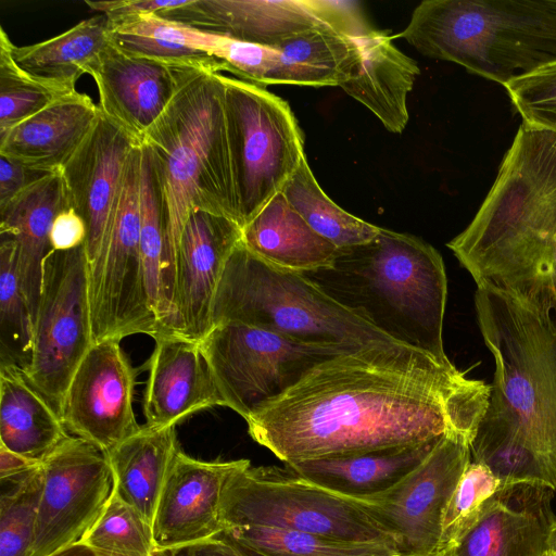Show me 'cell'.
Returning a JSON list of instances; mask_svg holds the SVG:
<instances>
[{
    "label": "cell",
    "mask_w": 556,
    "mask_h": 556,
    "mask_svg": "<svg viewBox=\"0 0 556 556\" xmlns=\"http://www.w3.org/2000/svg\"><path fill=\"white\" fill-rule=\"evenodd\" d=\"M491 384L451 361L395 341L326 359L247 419L250 437L286 464L427 442L456 432L471 444Z\"/></svg>",
    "instance_id": "obj_1"
},
{
    "label": "cell",
    "mask_w": 556,
    "mask_h": 556,
    "mask_svg": "<svg viewBox=\"0 0 556 556\" xmlns=\"http://www.w3.org/2000/svg\"><path fill=\"white\" fill-rule=\"evenodd\" d=\"M473 302L494 375L471 460L501 483L536 482L556 492V312L485 283Z\"/></svg>",
    "instance_id": "obj_2"
},
{
    "label": "cell",
    "mask_w": 556,
    "mask_h": 556,
    "mask_svg": "<svg viewBox=\"0 0 556 556\" xmlns=\"http://www.w3.org/2000/svg\"><path fill=\"white\" fill-rule=\"evenodd\" d=\"M476 285L556 312V132L519 126L497 177L470 224L447 242Z\"/></svg>",
    "instance_id": "obj_3"
},
{
    "label": "cell",
    "mask_w": 556,
    "mask_h": 556,
    "mask_svg": "<svg viewBox=\"0 0 556 556\" xmlns=\"http://www.w3.org/2000/svg\"><path fill=\"white\" fill-rule=\"evenodd\" d=\"M141 143L159 189L166 236L168 325L173 327L177 253L188 215L207 211L240 226L222 74L189 70Z\"/></svg>",
    "instance_id": "obj_4"
},
{
    "label": "cell",
    "mask_w": 556,
    "mask_h": 556,
    "mask_svg": "<svg viewBox=\"0 0 556 556\" xmlns=\"http://www.w3.org/2000/svg\"><path fill=\"white\" fill-rule=\"evenodd\" d=\"M303 274L393 341L450 361L444 262L425 240L380 227L372 240L339 249L330 267Z\"/></svg>",
    "instance_id": "obj_5"
},
{
    "label": "cell",
    "mask_w": 556,
    "mask_h": 556,
    "mask_svg": "<svg viewBox=\"0 0 556 556\" xmlns=\"http://www.w3.org/2000/svg\"><path fill=\"white\" fill-rule=\"evenodd\" d=\"M399 37L503 86L556 63V12L544 0H425Z\"/></svg>",
    "instance_id": "obj_6"
},
{
    "label": "cell",
    "mask_w": 556,
    "mask_h": 556,
    "mask_svg": "<svg viewBox=\"0 0 556 556\" xmlns=\"http://www.w3.org/2000/svg\"><path fill=\"white\" fill-rule=\"evenodd\" d=\"M212 320L213 327L236 321L299 342L349 350L393 341L305 274L260 260L241 241L226 263Z\"/></svg>",
    "instance_id": "obj_7"
},
{
    "label": "cell",
    "mask_w": 556,
    "mask_h": 556,
    "mask_svg": "<svg viewBox=\"0 0 556 556\" xmlns=\"http://www.w3.org/2000/svg\"><path fill=\"white\" fill-rule=\"evenodd\" d=\"M224 530L265 526L328 538L381 543L394 538L359 498L345 496L276 466L251 463L228 480L222 501ZM399 553V552H397Z\"/></svg>",
    "instance_id": "obj_8"
},
{
    "label": "cell",
    "mask_w": 556,
    "mask_h": 556,
    "mask_svg": "<svg viewBox=\"0 0 556 556\" xmlns=\"http://www.w3.org/2000/svg\"><path fill=\"white\" fill-rule=\"evenodd\" d=\"M233 181L243 228L292 177L304 137L289 104L263 87L222 74Z\"/></svg>",
    "instance_id": "obj_9"
},
{
    "label": "cell",
    "mask_w": 556,
    "mask_h": 556,
    "mask_svg": "<svg viewBox=\"0 0 556 556\" xmlns=\"http://www.w3.org/2000/svg\"><path fill=\"white\" fill-rule=\"evenodd\" d=\"M141 143L131 151L110 213L100 253L89 267L93 343L160 333L144 279L140 249Z\"/></svg>",
    "instance_id": "obj_10"
},
{
    "label": "cell",
    "mask_w": 556,
    "mask_h": 556,
    "mask_svg": "<svg viewBox=\"0 0 556 556\" xmlns=\"http://www.w3.org/2000/svg\"><path fill=\"white\" fill-rule=\"evenodd\" d=\"M200 344L225 406L244 420L317 364L353 351L307 344L236 321L215 325Z\"/></svg>",
    "instance_id": "obj_11"
},
{
    "label": "cell",
    "mask_w": 556,
    "mask_h": 556,
    "mask_svg": "<svg viewBox=\"0 0 556 556\" xmlns=\"http://www.w3.org/2000/svg\"><path fill=\"white\" fill-rule=\"evenodd\" d=\"M92 344L85 243L51 251L43 261L31 359L24 372L59 414L71 379Z\"/></svg>",
    "instance_id": "obj_12"
},
{
    "label": "cell",
    "mask_w": 556,
    "mask_h": 556,
    "mask_svg": "<svg viewBox=\"0 0 556 556\" xmlns=\"http://www.w3.org/2000/svg\"><path fill=\"white\" fill-rule=\"evenodd\" d=\"M157 15L195 28L264 47L315 28L359 37L374 28L361 3L349 0H187Z\"/></svg>",
    "instance_id": "obj_13"
},
{
    "label": "cell",
    "mask_w": 556,
    "mask_h": 556,
    "mask_svg": "<svg viewBox=\"0 0 556 556\" xmlns=\"http://www.w3.org/2000/svg\"><path fill=\"white\" fill-rule=\"evenodd\" d=\"M470 462V442L447 432L399 483L359 500L394 538L400 555L440 554L443 513Z\"/></svg>",
    "instance_id": "obj_14"
},
{
    "label": "cell",
    "mask_w": 556,
    "mask_h": 556,
    "mask_svg": "<svg viewBox=\"0 0 556 556\" xmlns=\"http://www.w3.org/2000/svg\"><path fill=\"white\" fill-rule=\"evenodd\" d=\"M41 467L43 490L30 556H51L79 542L113 490L108 453L72 434Z\"/></svg>",
    "instance_id": "obj_15"
},
{
    "label": "cell",
    "mask_w": 556,
    "mask_h": 556,
    "mask_svg": "<svg viewBox=\"0 0 556 556\" xmlns=\"http://www.w3.org/2000/svg\"><path fill=\"white\" fill-rule=\"evenodd\" d=\"M137 375L121 339L94 342L65 392L60 413L65 428L105 453L139 432L142 426L134 412Z\"/></svg>",
    "instance_id": "obj_16"
},
{
    "label": "cell",
    "mask_w": 556,
    "mask_h": 556,
    "mask_svg": "<svg viewBox=\"0 0 556 556\" xmlns=\"http://www.w3.org/2000/svg\"><path fill=\"white\" fill-rule=\"evenodd\" d=\"M249 459L205 462L174 455L152 525L155 552L208 540L224 530L222 501L229 478Z\"/></svg>",
    "instance_id": "obj_17"
},
{
    "label": "cell",
    "mask_w": 556,
    "mask_h": 556,
    "mask_svg": "<svg viewBox=\"0 0 556 556\" xmlns=\"http://www.w3.org/2000/svg\"><path fill=\"white\" fill-rule=\"evenodd\" d=\"M241 238L236 222L207 211L190 212L178 245L173 333L200 342L213 328L216 292Z\"/></svg>",
    "instance_id": "obj_18"
},
{
    "label": "cell",
    "mask_w": 556,
    "mask_h": 556,
    "mask_svg": "<svg viewBox=\"0 0 556 556\" xmlns=\"http://www.w3.org/2000/svg\"><path fill=\"white\" fill-rule=\"evenodd\" d=\"M140 144L100 113L93 127L61 169L66 204L84 219L89 267L98 257L128 157Z\"/></svg>",
    "instance_id": "obj_19"
},
{
    "label": "cell",
    "mask_w": 556,
    "mask_h": 556,
    "mask_svg": "<svg viewBox=\"0 0 556 556\" xmlns=\"http://www.w3.org/2000/svg\"><path fill=\"white\" fill-rule=\"evenodd\" d=\"M189 70L127 54L110 41L88 74L97 84L100 112L141 143Z\"/></svg>",
    "instance_id": "obj_20"
},
{
    "label": "cell",
    "mask_w": 556,
    "mask_h": 556,
    "mask_svg": "<svg viewBox=\"0 0 556 556\" xmlns=\"http://www.w3.org/2000/svg\"><path fill=\"white\" fill-rule=\"evenodd\" d=\"M554 491L536 482L501 483L451 556H545L556 522Z\"/></svg>",
    "instance_id": "obj_21"
},
{
    "label": "cell",
    "mask_w": 556,
    "mask_h": 556,
    "mask_svg": "<svg viewBox=\"0 0 556 556\" xmlns=\"http://www.w3.org/2000/svg\"><path fill=\"white\" fill-rule=\"evenodd\" d=\"M148 361L143 392L144 426H176L188 416L225 406L200 342L175 333H159Z\"/></svg>",
    "instance_id": "obj_22"
},
{
    "label": "cell",
    "mask_w": 556,
    "mask_h": 556,
    "mask_svg": "<svg viewBox=\"0 0 556 556\" xmlns=\"http://www.w3.org/2000/svg\"><path fill=\"white\" fill-rule=\"evenodd\" d=\"M92 99L79 91L51 104L0 135V155L42 173L61 172L100 115Z\"/></svg>",
    "instance_id": "obj_23"
},
{
    "label": "cell",
    "mask_w": 556,
    "mask_h": 556,
    "mask_svg": "<svg viewBox=\"0 0 556 556\" xmlns=\"http://www.w3.org/2000/svg\"><path fill=\"white\" fill-rule=\"evenodd\" d=\"M361 59L340 88L366 106L393 134H402L408 123L407 96L420 68L417 62L378 29L359 37Z\"/></svg>",
    "instance_id": "obj_24"
},
{
    "label": "cell",
    "mask_w": 556,
    "mask_h": 556,
    "mask_svg": "<svg viewBox=\"0 0 556 556\" xmlns=\"http://www.w3.org/2000/svg\"><path fill=\"white\" fill-rule=\"evenodd\" d=\"M66 204L60 172L43 176L0 210V233L16 245L20 278L35 321L41 292L42 267L52 251L50 232Z\"/></svg>",
    "instance_id": "obj_25"
},
{
    "label": "cell",
    "mask_w": 556,
    "mask_h": 556,
    "mask_svg": "<svg viewBox=\"0 0 556 556\" xmlns=\"http://www.w3.org/2000/svg\"><path fill=\"white\" fill-rule=\"evenodd\" d=\"M442 437L352 456L286 464V467L303 479L336 493L365 498L399 483L429 455Z\"/></svg>",
    "instance_id": "obj_26"
},
{
    "label": "cell",
    "mask_w": 556,
    "mask_h": 556,
    "mask_svg": "<svg viewBox=\"0 0 556 556\" xmlns=\"http://www.w3.org/2000/svg\"><path fill=\"white\" fill-rule=\"evenodd\" d=\"M241 242L260 260L298 273L330 267L339 251L307 225L281 192L242 228Z\"/></svg>",
    "instance_id": "obj_27"
},
{
    "label": "cell",
    "mask_w": 556,
    "mask_h": 556,
    "mask_svg": "<svg viewBox=\"0 0 556 556\" xmlns=\"http://www.w3.org/2000/svg\"><path fill=\"white\" fill-rule=\"evenodd\" d=\"M70 434L24 370L0 363V445L41 464Z\"/></svg>",
    "instance_id": "obj_28"
},
{
    "label": "cell",
    "mask_w": 556,
    "mask_h": 556,
    "mask_svg": "<svg viewBox=\"0 0 556 556\" xmlns=\"http://www.w3.org/2000/svg\"><path fill=\"white\" fill-rule=\"evenodd\" d=\"M179 448L176 426L143 425L139 432L108 453L113 491L151 527L169 466Z\"/></svg>",
    "instance_id": "obj_29"
},
{
    "label": "cell",
    "mask_w": 556,
    "mask_h": 556,
    "mask_svg": "<svg viewBox=\"0 0 556 556\" xmlns=\"http://www.w3.org/2000/svg\"><path fill=\"white\" fill-rule=\"evenodd\" d=\"M359 37L326 27L288 38L275 48L278 61L266 86L340 87L359 62Z\"/></svg>",
    "instance_id": "obj_30"
},
{
    "label": "cell",
    "mask_w": 556,
    "mask_h": 556,
    "mask_svg": "<svg viewBox=\"0 0 556 556\" xmlns=\"http://www.w3.org/2000/svg\"><path fill=\"white\" fill-rule=\"evenodd\" d=\"M104 14L86 18L45 41L12 47L15 63L39 81L63 92L76 83L110 42Z\"/></svg>",
    "instance_id": "obj_31"
},
{
    "label": "cell",
    "mask_w": 556,
    "mask_h": 556,
    "mask_svg": "<svg viewBox=\"0 0 556 556\" xmlns=\"http://www.w3.org/2000/svg\"><path fill=\"white\" fill-rule=\"evenodd\" d=\"M111 43L127 54L170 66L205 70L220 74L216 59L208 53L211 34L157 14H143L109 21Z\"/></svg>",
    "instance_id": "obj_32"
},
{
    "label": "cell",
    "mask_w": 556,
    "mask_h": 556,
    "mask_svg": "<svg viewBox=\"0 0 556 556\" xmlns=\"http://www.w3.org/2000/svg\"><path fill=\"white\" fill-rule=\"evenodd\" d=\"M281 193L314 231L338 249L366 243L380 230L336 204L320 188L306 156Z\"/></svg>",
    "instance_id": "obj_33"
},
{
    "label": "cell",
    "mask_w": 556,
    "mask_h": 556,
    "mask_svg": "<svg viewBox=\"0 0 556 556\" xmlns=\"http://www.w3.org/2000/svg\"><path fill=\"white\" fill-rule=\"evenodd\" d=\"M225 531L251 556H395L381 543L341 540L265 526H237Z\"/></svg>",
    "instance_id": "obj_34"
},
{
    "label": "cell",
    "mask_w": 556,
    "mask_h": 556,
    "mask_svg": "<svg viewBox=\"0 0 556 556\" xmlns=\"http://www.w3.org/2000/svg\"><path fill=\"white\" fill-rule=\"evenodd\" d=\"M140 217V249L147 293L159 324L160 333H165L169 319L166 301V236L157 185L148 151L142 143Z\"/></svg>",
    "instance_id": "obj_35"
},
{
    "label": "cell",
    "mask_w": 556,
    "mask_h": 556,
    "mask_svg": "<svg viewBox=\"0 0 556 556\" xmlns=\"http://www.w3.org/2000/svg\"><path fill=\"white\" fill-rule=\"evenodd\" d=\"M0 244V363L25 370L31 359L34 319L17 268L16 245L9 237Z\"/></svg>",
    "instance_id": "obj_36"
},
{
    "label": "cell",
    "mask_w": 556,
    "mask_h": 556,
    "mask_svg": "<svg viewBox=\"0 0 556 556\" xmlns=\"http://www.w3.org/2000/svg\"><path fill=\"white\" fill-rule=\"evenodd\" d=\"M0 482V556H30L43 490L42 467Z\"/></svg>",
    "instance_id": "obj_37"
},
{
    "label": "cell",
    "mask_w": 556,
    "mask_h": 556,
    "mask_svg": "<svg viewBox=\"0 0 556 556\" xmlns=\"http://www.w3.org/2000/svg\"><path fill=\"white\" fill-rule=\"evenodd\" d=\"M79 543L97 556H155L152 527L113 490Z\"/></svg>",
    "instance_id": "obj_38"
},
{
    "label": "cell",
    "mask_w": 556,
    "mask_h": 556,
    "mask_svg": "<svg viewBox=\"0 0 556 556\" xmlns=\"http://www.w3.org/2000/svg\"><path fill=\"white\" fill-rule=\"evenodd\" d=\"M12 47L0 26V135L67 94L23 71L13 59Z\"/></svg>",
    "instance_id": "obj_39"
},
{
    "label": "cell",
    "mask_w": 556,
    "mask_h": 556,
    "mask_svg": "<svg viewBox=\"0 0 556 556\" xmlns=\"http://www.w3.org/2000/svg\"><path fill=\"white\" fill-rule=\"evenodd\" d=\"M501 485L492 470L471 460L457 482L443 513L440 554H448L479 519L486 502Z\"/></svg>",
    "instance_id": "obj_40"
},
{
    "label": "cell",
    "mask_w": 556,
    "mask_h": 556,
    "mask_svg": "<svg viewBox=\"0 0 556 556\" xmlns=\"http://www.w3.org/2000/svg\"><path fill=\"white\" fill-rule=\"evenodd\" d=\"M522 122L556 132V63L504 85Z\"/></svg>",
    "instance_id": "obj_41"
},
{
    "label": "cell",
    "mask_w": 556,
    "mask_h": 556,
    "mask_svg": "<svg viewBox=\"0 0 556 556\" xmlns=\"http://www.w3.org/2000/svg\"><path fill=\"white\" fill-rule=\"evenodd\" d=\"M208 53L218 62L220 72L260 87L278 61L277 49L211 34Z\"/></svg>",
    "instance_id": "obj_42"
},
{
    "label": "cell",
    "mask_w": 556,
    "mask_h": 556,
    "mask_svg": "<svg viewBox=\"0 0 556 556\" xmlns=\"http://www.w3.org/2000/svg\"><path fill=\"white\" fill-rule=\"evenodd\" d=\"M187 0H113L90 1L85 3L93 11L101 12L109 21L121 20L143 14H159L182 5Z\"/></svg>",
    "instance_id": "obj_43"
},
{
    "label": "cell",
    "mask_w": 556,
    "mask_h": 556,
    "mask_svg": "<svg viewBox=\"0 0 556 556\" xmlns=\"http://www.w3.org/2000/svg\"><path fill=\"white\" fill-rule=\"evenodd\" d=\"M86 237V224L74 208L65 206L58 213L50 232L52 251L75 249L85 243Z\"/></svg>",
    "instance_id": "obj_44"
},
{
    "label": "cell",
    "mask_w": 556,
    "mask_h": 556,
    "mask_svg": "<svg viewBox=\"0 0 556 556\" xmlns=\"http://www.w3.org/2000/svg\"><path fill=\"white\" fill-rule=\"evenodd\" d=\"M48 174L51 173L28 168L0 155V210L22 191Z\"/></svg>",
    "instance_id": "obj_45"
},
{
    "label": "cell",
    "mask_w": 556,
    "mask_h": 556,
    "mask_svg": "<svg viewBox=\"0 0 556 556\" xmlns=\"http://www.w3.org/2000/svg\"><path fill=\"white\" fill-rule=\"evenodd\" d=\"M154 554L155 556H251L225 531L203 542L176 549L154 552Z\"/></svg>",
    "instance_id": "obj_46"
},
{
    "label": "cell",
    "mask_w": 556,
    "mask_h": 556,
    "mask_svg": "<svg viewBox=\"0 0 556 556\" xmlns=\"http://www.w3.org/2000/svg\"><path fill=\"white\" fill-rule=\"evenodd\" d=\"M39 465L0 445V481L23 475Z\"/></svg>",
    "instance_id": "obj_47"
},
{
    "label": "cell",
    "mask_w": 556,
    "mask_h": 556,
    "mask_svg": "<svg viewBox=\"0 0 556 556\" xmlns=\"http://www.w3.org/2000/svg\"><path fill=\"white\" fill-rule=\"evenodd\" d=\"M51 556H97L90 548L86 545L77 542L72 544Z\"/></svg>",
    "instance_id": "obj_48"
},
{
    "label": "cell",
    "mask_w": 556,
    "mask_h": 556,
    "mask_svg": "<svg viewBox=\"0 0 556 556\" xmlns=\"http://www.w3.org/2000/svg\"><path fill=\"white\" fill-rule=\"evenodd\" d=\"M548 552L556 555V522L554 523L547 543Z\"/></svg>",
    "instance_id": "obj_49"
},
{
    "label": "cell",
    "mask_w": 556,
    "mask_h": 556,
    "mask_svg": "<svg viewBox=\"0 0 556 556\" xmlns=\"http://www.w3.org/2000/svg\"><path fill=\"white\" fill-rule=\"evenodd\" d=\"M545 4L556 12V0H544Z\"/></svg>",
    "instance_id": "obj_50"
},
{
    "label": "cell",
    "mask_w": 556,
    "mask_h": 556,
    "mask_svg": "<svg viewBox=\"0 0 556 556\" xmlns=\"http://www.w3.org/2000/svg\"><path fill=\"white\" fill-rule=\"evenodd\" d=\"M395 556H416V555H395ZM425 556H451L450 554H434V555H425Z\"/></svg>",
    "instance_id": "obj_51"
},
{
    "label": "cell",
    "mask_w": 556,
    "mask_h": 556,
    "mask_svg": "<svg viewBox=\"0 0 556 556\" xmlns=\"http://www.w3.org/2000/svg\"><path fill=\"white\" fill-rule=\"evenodd\" d=\"M545 556H556L555 554H552L551 552L547 551V553L545 554Z\"/></svg>",
    "instance_id": "obj_52"
}]
</instances>
